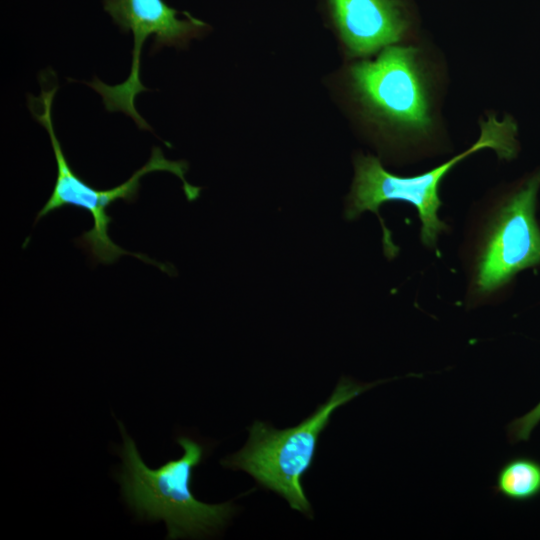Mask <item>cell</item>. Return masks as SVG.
<instances>
[{
	"instance_id": "obj_1",
	"label": "cell",
	"mask_w": 540,
	"mask_h": 540,
	"mask_svg": "<svg viewBox=\"0 0 540 540\" xmlns=\"http://www.w3.org/2000/svg\"><path fill=\"white\" fill-rule=\"evenodd\" d=\"M344 79L363 122L387 141L422 147L444 133L446 68L423 37L353 61Z\"/></svg>"
},
{
	"instance_id": "obj_2",
	"label": "cell",
	"mask_w": 540,
	"mask_h": 540,
	"mask_svg": "<svg viewBox=\"0 0 540 540\" xmlns=\"http://www.w3.org/2000/svg\"><path fill=\"white\" fill-rule=\"evenodd\" d=\"M123 443L116 478L128 507L141 520L164 521L166 539L201 538L218 532L234 514L232 502L208 504L199 501L191 490L193 470L205 456V447L194 439L180 436L176 442L183 455L158 469L142 460L133 439L118 421Z\"/></svg>"
},
{
	"instance_id": "obj_3",
	"label": "cell",
	"mask_w": 540,
	"mask_h": 540,
	"mask_svg": "<svg viewBox=\"0 0 540 540\" xmlns=\"http://www.w3.org/2000/svg\"><path fill=\"white\" fill-rule=\"evenodd\" d=\"M517 136L518 125L512 116L498 118L496 114H490L480 120L479 137L467 150L427 172L414 176L395 175L387 171L377 157L360 153L354 159L355 173L347 198L345 216L353 220L364 211L374 212L383 227L385 253L391 257L397 248L379 216V207L388 201L409 203L417 209L421 220L422 242L433 247L438 234L447 228L438 217L442 204L439 187L445 175L460 161L486 148L494 150L500 159H513L519 149Z\"/></svg>"
},
{
	"instance_id": "obj_4",
	"label": "cell",
	"mask_w": 540,
	"mask_h": 540,
	"mask_svg": "<svg viewBox=\"0 0 540 540\" xmlns=\"http://www.w3.org/2000/svg\"><path fill=\"white\" fill-rule=\"evenodd\" d=\"M41 93L38 97L28 95V106L31 114L47 131L54 152L57 175L52 193L38 212L35 221L50 212L64 208L75 207L89 212L93 219V226L75 240L90 256L93 262L112 264L123 255L134 256L143 262L152 264L166 271V267L155 262L148 256L131 253L115 244L109 237L108 230L112 218L107 209L117 200L127 203L134 202L138 197L141 178L152 172L166 171L174 174L182 181L184 193L189 201L199 197L201 188L189 184L185 178L188 164L184 160H168L159 147H153L148 161L122 184L110 189H96L88 185L71 168L67 161L61 144L56 136L52 121V103L58 85L56 80L46 85L43 75L40 76Z\"/></svg>"
},
{
	"instance_id": "obj_5",
	"label": "cell",
	"mask_w": 540,
	"mask_h": 540,
	"mask_svg": "<svg viewBox=\"0 0 540 540\" xmlns=\"http://www.w3.org/2000/svg\"><path fill=\"white\" fill-rule=\"evenodd\" d=\"M381 382L362 384L342 377L327 401L294 427L279 430L255 421L248 428L244 447L222 459L221 465L247 472L260 486L283 497L292 509L312 518L302 479L313 464L321 433L335 410Z\"/></svg>"
},
{
	"instance_id": "obj_6",
	"label": "cell",
	"mask_w": 540,
	"mask_h": 540,
	"mask_svg": "<svg viewBox=\"0 0 540 540\" xmlns=\"http://www.w3.org/2000/svg\"><path fill=\"white\" fill-rule=\"evenodd\" d=\"M104 10L125 33L133 35L132 64L127 79L108 85L96 76L86 82L101 97L109 112H123L133 119L139 129L152 130L135 108V98L148 89L140 79L142 47L152 37V52L164 46L183 47L192 38L203 34L209 26L191 16L179 18L183 12L168 6L164 0H103Z\"/></svg>"
},
{
	"instance_id": "obj_7",
	"label": "cell",
	"mask_w": 540,
	"mask_h": 540,
	"mask_svg": "<svg viewBox=\"0 0 540 540\" xmlns=\"http://www.w3.org/2000/svg\"><path fill=\"white\" fill-rule=\"evenodd\" d=\"M540 170L520 181L499 207L477 260L474 285L490 294L518 272L540 265V227L535 212Z\"/></svg>"
},
{
	"instance_id": "obj_8",
	"label": "cell",
	"mask_w": 540,
	"mask_h": 540,
	"mask_svg": "<svg viewBox=\"0 0 540 540\" xmlns=\"http://www.w3.org/2000/svg\"><path fill=\"white\" fill-rule=\"evenodd\" d=\"M327 7L352 59L368 58L388 46L422 37L413 0H327Z\"/></svg>"
},
{
	"instance_id": "obj_9",
	"label": "cell",
	"mask_w": 540,
	"mask_h": 540,
	"mask_svg": "<svg viewBox=\"0 0 540 540\" xmlns=\"http://www.w3.org/2000/svg\"><path fill=\"white\" fill-rule=\"evenodd\" d=\"M494 491L513 502H528L540 496V462L517 456L505 462L496 476Z\"/></svg>"
},
{
	"instance_id": "obj_10",
	"label": "cell",
	"mask_w": 540,
	"mask_h": 540,
	"mask_svg": "<svg viewBox=\"0 0 540 540\" xmlns=\"http://www.w3.org/2000/svg\"><path fill=\"white\" fill-rule=\"evenodd\" d=\"M540 422V401L525 415L514 419L508 426V436L512 442L526 441Z\"/></svg>"
}]
</instances>
